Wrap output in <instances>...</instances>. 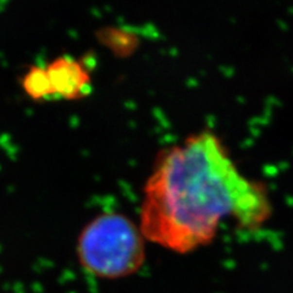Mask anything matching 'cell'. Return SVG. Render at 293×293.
<instances>
[{
	"mask_svg": "<svg viewBox=\"0 0 293 293\" xmlns=\"http://www.w3.org/2000/svg\"><path fill=\"white\" fill-rule=\"evenodd\" d=\"M273 214L265 185L244 177L218 136L204 131L168 149L144 187V238L180 254L208 246L224 219L257 231Z\"/></svg>",
	"mask_w": 293,
	"mask_h": 293,
	"instance_id": "obj_1",
	"label": "cell"
},
{
	"mask_svg": "<svg viewBox=\"0 0 293 293\" xmlns=\"http://www.w3.org/2000/svg\"><path fill=\"white\" fill-rule=\"evenodd\" d=\"M77 257L81 266L97 277H127L144 264V236L139 226L122 214H102L81 231Z\"/></svg>",
	"mask_w": 293,
	"mask_h": 293,
	"instance_id": "obj_2",
	"label": "cell"
},
{
	"mask_svg": "<svg viewBox=\"0 0 293 293\" xmlns=\"http://www.w3.org/2000/svg\"><path fill=\"white\" fill-rule=\"evenodd\" d=\"M53 98L73 101L88 95L92 80L88 69L77 59L61 56L45 68Z\"/></svg>",
	"mask_w": 293,
	"mask_h": 293,
	"instance_id": "obj_3",
	"label": "cell"
},
{
	"mask_svg": "<svg viewBox=\"0 0 293 293\" xmlns=\"http://www.w3.org/2000/svg\"><path fill=\"white\" fill-rule=\"evenodd\" d=\"M23 88L33 99H49L53 98L51 85L45 69L33 68L28 71L23 80Z\"/></svg>",
	"mask_w": 293,
	"mask_h": 293,
	"instance_id": "obj_4",
	"label": "cell"
}]
</instances>
